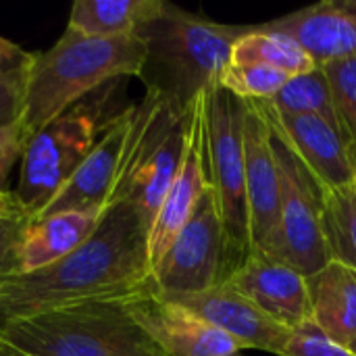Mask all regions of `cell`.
Instances as JSON below:
<instances>
[{"label": "cell", "instance_id": "6da1fadb", "mask_svg": "<svg viewBox=\"0 0 356 356\" xmlns=\"http://www.w3.org/2000/svg\"><path fill=\"white\" fill-rule=\"evenodd\" d=\"M150 225L127 200L111 202L92 236L58 263L0 286V327L54 309L127 300L152 288Z\"/></svg>", "mask_w": 356, "mask_h": 356}, {"label": "cell", "instance_id": "7a4b0ae2", "mask_svg": "<svg viewBox=\"0 0 356 356\" xmlns=\"http://www.w3.org/2000/svg\"><path fill=\"white\" fill-rule=\"evenodd\" d=\"M146 48L134 35L88 38L65 29L44 52H33L19 125L29 142L50 121L111 81L140 77Z\"/></svg>", "mask_w": 356, "mask_h": 356}, {"label": "cell", "instance_id": "3957f363", "mask_svg": "<svg viewBox=\"0 0 356 356\" xmlns=\"http://www.w3.org/2000/svg\"><path fill=\"white\" fill-rule=\"evenodd\" d=\"M244 29L246 25L217 23L163 2L161 10L136 31L146 48L140 71L146 92L190 111L196 98L219 86Z\"/></svg>", "mask_w": 356, "mask_h": 356}, {"label": "cell", "instance_id": "277c9868", "mask_svg": "<svg viewBox=\"0 0 356 356\" xmlns=\"http://www.w3.org/2000/svg\"><path fill=\"white\" fill-rule=\"evenodd\" d=\"M0 344L23 356H165L125 300L79 302L0 327Z\"/></svg>", "mask_w": 356, "mask_h": 356}, {"label": "cell", "instance_id": "5b68a950", "mask_svg": "<svg viewBox=\"0 0 356 356\" xmlns=\"http://www.w3.org/2000/svg\"><path fill=\"white\" fill-rule=\"evenodd\" d=\"M119 79L106 83L46 127L25 146L19 181L10 190L17 207L31 219L60 192L96 146L106 125L125 108H111Z\"/></svg>", "mask_w": 356, "mask_h": 356}, {"label": "cell", "instance_id": "8992f818", "mask_svg": "<svg viewBox=\"0 0 356 356\" xmlns=\"http://www.w3.org/2000/svg\"><path fill=\"white\" fill-rule=\"evenodd\" d=\"M188 113L152 92H146L136 104L121 177L111 202H131L148 225L179 169Z\"/></svg>", "mask_w": 356, "mask_h": 356}, {"label": "cell", "instance_id": "52a82bcc", "mask_svg": "<svg viewBox=\"0 0 356 356\" xmlns=\"http://www.w3.org/2000/svg\"><path fill=\"white\" fill-rule=\"evenodd\" d=\"M246 100L215 86L207 92V167L236 269L252 250L244 154Z\"/></svg>", "mask_w": 356, "mask_h": 356}, {"label": "cell", "instance_id": "ba28073f", "mask_svg": "<svg viewBox=\"0 0 356 356\" xmlns=\"http://www.w3.org/2000/svg\"><path fill=\"white\" fill-rule=\"evenodd\" d=\"M271 134L280 167V213L275 229L254 248L309 277L332 261L323 234V192L290 146Z\"/></svg>", "mask_w": 356, "mask_h": 356}, {"label": "cell", "instance_id": "9c48e42d", "mask_svg": "<svg viewBox=\"0 0 356 356\" xmlns=\"http://www.w3.org/2000/svg\"><path fill=\"white\" fill-rule=\"evenodd\" d=\"M236 271L229 238L213 188L198 200L192 217L152 269L154 292L186 296L217 288Z\"/></svg>", "mask_w": 356, "mask_h": 356}, {"label": "cell", "instance_id": "30bf717a", "mask_svg": "<svg viewBox=\"0 0 356 356\" xmlns=\"http://www.w3.org/2000/svg\"><path fill=\"white\" fill-rule=\"evenodd\" d=\"M211 188L207 167V92L194 100L188 113L186 144L175 179L156 211L148 232V257L154 269L181 227L192 217L198 200Z\"/></svg>", "mask_w": 356, "mask_h": 356}, {"label": "cell", "instance_id": "8fae6325", "mask_svg": "<svg viewBox=\"0 0 356 356\" xmlns=\"http://www.w3.org/2000/svg\"><path fill=\"white\" fill-rule=\"evenodd\" d=\"M127 313L165 356H242V348L221 330L154 292V286L125 300Z\"/></svg>", "mask_w": 356, "mask_h": 356}, {"label": "cell", "instance_id": "7c38bea8", "mask_svg": "<svg viewBox=\"0 0 356 356\" xmlns=\"http://www.w3.org/2000/svg\"><path fill=\"white\" fill-rule=\"evenodd\" d=\"M134 115L136 104H127L106 125L81 167L35 217L54 215L63 211L106 209L111 204V198L121 177Z\"/></svg>", "mask_w": 356, "mask_h": 356}, {"label": "cell", "instance_id": "4fadbf2b", "mask_svg": "<svg viewBox=\"0 0 356 356\" xmlns=\"http://www.w3.org/2000/svg\"><path fill=\"white\" fill-rule=\"evenodd\" d=\"M269 127L290 146L321 190L344 188L356 181V165L340 131L313 115H292L257 102Z\"/></svg>", "mask_w": 356, "mask_h": 356}, {"label": "cell", "instance_id": "5bb4252c", "mask_svg": "<svg viewBox=\"0 0 356 356\" xmlns=\"http://www.w3.org/2000/svg\"><path fill=\"white\" fill-rule=\"evenodd\" d=\"M225 284L292 332L311 321L305 275L261 248H252Z\"/></svg>", "mask_w": 356, "mask_h": 356}, {"label": "cell", "instance_id": "9a60e30c", "mask_svg": "<svg viewBox=\"0 0 356 356\" xmlns=\"http://www.w3.org/2000/svg\"><path fill=\"white\" fill-rule=\"evenodd\" d=\"M167 298L184 305L186 309L227 334L242 350H259L282 356L294 334L292 330L265 315L257 305L232 290L227 284L198 294Z\"/></svg>", "mask_w": 356, "mask_h": 356}, {"label": "cell", "instance_id": "2e32d148", "mask_svg": "<svg viewBox=\"0 0 356 356\" xmlns=\"http://www.w3.org/2000/svg\"><path fill=\"white\" fill-rule=\"evenodd\" d=\"M261 27L292 38L317 67L356 56V0H321Z\"/></svg>", "mask_w": 356, "mask_h": 356}, {"label": "cell", "instance_id": "e0dca14e", "mask_svg": "<svg viewBox=\"0 0 356 356\" xmlns=\"http://www.w3.org/2000/svg\"><path fill=\"white\" fill-rule=\"evenodd\" d=\"M246 200L252 248L261 246L275 229L280 213V167L271 127L257 102L246 100L244 119Z\"/></svg>", "mask_w": 356, "mask_h": 356}, {"label": "cell", "instance_id": "ac0fdd59", "mask_svg": "<svg viewBox=\"0 0 356 356\" xmlns=\"http://www.w3.org/2000/svg\"><path fill=\"white\" fill-rule=\"evenodd\" d=\"M104 211L106 209L63 211L29 219L19 242V273L42 271L71 254L92 236Z\"/></svg>", "mask_w": 356, "mask_h": 356}, {"label": "cell", "instance_id": "d6986e66", "mask_svg": "<svg viewBox=\"0 0 356 356\" xmlns=\"http://www.w3.org/2000/svg\"><path fill=\"white\" fill-rule=\"evenodd\" d=\"M311 321L330 340L350 346L356 340V271L330 261L317 273L305 277Z\"/></svg>", "mask_w": 356, "mask_h": 356}, {"label": "cell", "instance_id": "ffe728a7", "mask_svg": "<svg viewBox=\"0 0 356 356\" xmlns=\"http://www.w3.org/2000/svg\"><path fill=\"white\" fill-rule=\"evenodd\" d=\"M165 0H77L69 10L65 29L88 38L134 35L154 17Z\"/></svg>", "mask_w": 356, "mask_h": 356}, {"label": "cell", "instance_id": "44dd1931", "mask_svg": "<svg viewBox=\"0 0 356 356\" xmlns=\"http://www.w3.org/2000/svg\"><path fill=\"white\" fill-rule=\"evenodd\" d=\"M232 63L236 65H261L290 77L317 69L315 60L288 35L263 29L261 25H246L232 50Z\"/></svg>", "mask_w": 356, "mask_h": 356}, {"label": "cell", "instance_id": "7402d4cb", "mask_svg": "<svg viewBox=\"0 0 356 356\" xmlns=\"http://www.w3.org/2000/svg\"><path fill=\"white\" fill-rule=\"evenodd\" d=\"M323 192V234L332 254L356 271V181Z\"/></svg>", "mask_w": 356, "mask_h": 356}, {"label": "cell", "instance_id": "603a6c76", "mask_svg": "<svg viewBox=\"0 0 356 356\" xmlns=\"http://www.w3.org/2000/svg\"><path fill=\"white\" fill-rule=\"evenodd\" d=\"M261 102H267L269 106H273L275 111H282V113L319 117L338 129L332 88H330L327 75L321 67H317L309 73L290 77L288 83L271 100H261Z\"/></svg>", "mask_w": 356, "mask_h": 356}, {"label": "cell", "instance_id": "cb8c5ba5", "mask_svg": "<svg viewBox=\"0 0 356 356\" xmlns=\"http://www.w3.org/2000/svg\"><path fill=\"white\" fill-rule=\"evenodd\" d=\"M321 69L332 88L338 131L356 165V56L332 60Z\"/></svg>", "mask_w": 356, "mask_h": 356}, {"label": "cell", "instance_id": "d4e9b609", "mask_svg": "<svg viewBox=\"0 0 356 356\" xmlns=\"http://www.w3.org/2000/svg\"><path fill=\"white\" fill-rule=\"evenodd\" d=\"M288 79H290L288 73L269 67L229 63L219 77V88L232 92L242 100L261 102V100H271L288 83Z\"/></svg>", "mask_w": 356, "mask_h": 356}, {"label": "cell", "instance_id": "484cf974", "mask_svg": "<svg viewBox=\"0 0 356 356\" xmlns=\"http://www.w3.org/2000/svg\"><path fill=\"white\" fill-rule=\"evenodd\" d=\"M29 219L31 217L25 215L19 207H13L10 211L0 215V286L6 277L19 273V242Z\"/></svg>", "mask_w": 356, "mask_h": 356}, {"label": "cell", "instance_id": "4316f807", "mask_svg": "<svg viewBox=\"0 0 356 356\" xmlns=\"http://www.w3.org/2000/svg\"><path fill=\"white\" fill-rule=\"evenodd\" d=\"M282 356H356L348 346L330 340L313 321L294 330Z\"/></svg>", "mask_w": 356, "mask_h": 356}, {"label": "cell", "instance_id": "83f0119b", "mask_svg": "<svg viewBox=\"0 0 356 356\" xmlns=\"http://www.w3.org/2000/svg\"><path fill=\"white\" fill-rule=\"evenodd\" d=\"M27 67L0 75V127L19 121L23 111Z\"/></svg>", "mask_w": 356, "mask_h": 356}, {"label": "cell", "instance_id": "f1b7e54d", "mask_svg": "<svg viewBox=\"0 0 356 356\" xmlns=\"http://www.w3.org/2000/svg\"><path fill=\"white\" fill-rule=\"evenodd\" d=\"M25 146H27V140L23 136L19 121L0 127V196L10 194L8 177H10L15 163L21 161Z\"/></svg>", "mask_w": 356, "mask_h": 356}, {"label": "cell", "instance_id": "f546056e", "mask_svg": "<svg viewBox=\"0 0 356 356\" xmlns=\"http://www.w3.org/2000/svg\"><path fill=\"white\" fill-rule=\"evenodd\" d=\"M31 54L33 52L23 50L19 44L10 42L6 38H0V75L27 67L31 60Z\"/></svg>", "mask_w": 356, "mask_h": 356}, {"label": "cell", "instance_id": "4dcf8cb0", "mask_svg": "<svg viewBox=\"0 0 356 356\" xmlns=\"http://www.w3.org/2000/svg\"><path fill=\"white\" fill-rule=\"evenodd\" d=\"M13 207H17V202H15V198H13V192H10V194L0 196V215H2V213H6V211H10Z\"/></svg>", "mask_w": 356, "mask_h": 356}, {"label": "cell", "instance_id": "1f68e13d", "mask_svg": "<svg viewBox=\"0 0 356 356\" xmlns=\"http://www.w3.org/2000/svg\"><path fill=\"white\" fill-rule=\"evenodd\" d=\"M0 356H23V355H19L17 350H13V348H8V346H2V344H0Z\"/></svg>", "mask_w": 356, "mask_h": 356}, {"label": "cell", "instance_id": "d6a6232c", "mask_svg": "<svg viewBox=\"0 0 356 356\" xmlns=\"http://www.w3.org/2000/svg\"><path fill=\"white\" fill-rule=\"evenodd\" d=\"M348 348H350V350H353V353H355V355H356V340H355V342H353V344H350V346H348Z\"/></svg>", "mask_w": 356, "mask_h": 356}]
</instances>
